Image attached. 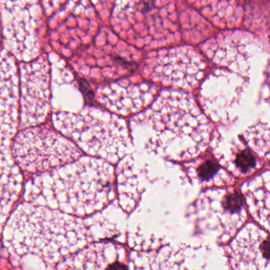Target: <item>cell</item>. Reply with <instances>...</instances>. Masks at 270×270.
Returning a JSON list of instances; mask_svg holds the SVG:
<instances>
[{
  "mask_svg": "<svg viewBox=\"0 0 270 270\" xmlns=\"http://www.w3.org/2000/svg\"><path fill=\"white\" fill-rule=\"evenodd\" d=\"M4 238L14 255H33L56 265L80 251L86 228L80 217L25 202L10 217Z\"/></svg>",
  "mask_w": 270,
  "mask_h": 270,
  "instance_id": "6da1fadb",
  "label": "cell"
},
{
  "mask_svg": "<svg viewBox=\"0 0 270 270\" xmlns=\"http://www.w3.org/2000/svg\"><path fill=\"white\" fill-rule=\"evenodd\" d=\"M108 178L101 162L80 156L60 168L34 174L29 183V202L83 217L105 198Z\"/></svg>",
  "mask_w": 270,
  "mask_h": 270,
  "instance_id": "7a4b0ae2",
  "label": "cell"
},
{
  "mask_svg": "<svg viewBox=\"0 0 270 270\" xmlns=\"http://www.w3.org/2000/svg\"><path fill=\"white\" fill-rule=\"evenodd\" d=\"M11 152L20 169L33 175L68 164L83 153L62 133L40 124L15 134Z\"/></svg>",
  "mask_w": 270,
  "mask_h": 270,
  "instance_id": "3957f363",
  "label": "cell"
},
{
  "mask_svg": "<svg viewBox=\"0 0 270 270\" xmlns=\"http://www.w3.org/2000/svg\"><path fill=\"white\" fill-rule=\"evenodd\" d=\"M52 123L57 131L87 154L103 156L114 149V124L93 113H58L53 114Z\"/></svg>",
  "mask_w": 270,
  "mask_h": 270,
  "instance_id": "277c9868",
  "label": "cell"
},
{
  "mask_svg": "<svg viewBox=\"0 0 270 270\" xmlns=\"http://www.w3.org/2000/svg\"><path fill=\"white\" fill-rule=\"evenodd\" d=\"M49 71L44 60L24 67L21 79V106L18 129L41 124L49 112Z\"/></svg>",
  "mask_w": 270,
  "mask_h": 270,
  "instance_id": "5b68a950",
  "label": "cell"
},
{
  "mask_svg": "<svg viewBox=\"0 0 270 270\" xmlns=\"http://www.w3.org/2000/svg\"><path fill=\"white\" fill-rule=\"evenodd\" d=\"M18 94L15 65L0 60V145H8L18 129Z\"/></svg>",
  "mask_w": 270,
  "mask_h": 270,
  "instance_id": "8992f818",
  "label": "cell"
},
{
  "mask_svg": "<svg viewBox=\"0 0 270 270\" xmlns=\"http://www.w3.org/2000/svg\"><path fill=\"white\" fill-rule=\"evenodd\" d=\"M20 169L8 146L0 145V195L13 202L22 190L23 178Z\"/></svg>",
  "mask_w": 270,
  "mask_h": 270,
  "instance_id": "52a82bcc",
  "label": "cell"
},
{
  "mask_svg": "<svg viewBox=\"0 0 270 270\" xmlns=\"http://www.w3.org/2000/svg\"><path fill=\"white\" fill-rule=\"evenodd\" d=\"M270 238L266 236V238L257 237L253 238H243L239 241V245H237L236 259L242 263L254 264L257 265L259 261L269 263L270 261Z\"/></svg>",
  "mask_w": 270,
  "mask_h": 270,
  "instance_id": "ba28073f",
  "label": "cell"
},
{
  "mask_svg": "<svg viewBox=\"0 0 270 270\" xmlns=\"http://www.w3.org/2000/svg\"><path fill=\"white\" fill-rule=\"evenodd\" d=\"M236 164L242 173H247L256 166V159L250 150H243L236 156Z\"/></svg>",
  "mask_w": 270,
  "mask_h": 270,
  "instance_id": "9c48e42d",
  "label": "cell"
},
{
  "mask_svg": "<svg viewBox=\"0 0 270 270\" xmlns=\"http://www.w3.org/2000/svg\"><path fill=\"white\" fill-rule=\"evenodd\" d=\"M222 204L226 211L231 213H236L239 212L241 208L244 204V199L241 194L235 192L233 194L226 196Z\"/></svg>",
  "mask_w": 270,
  "mask_h": 270,
  "instance_id": "30bf717a",
  "label": "cell"
},
{
  "mask_svg": "<svg viewBox=\"0 0 270 270\" xmlns=\"http://www.w3.org/2000/svg\"><path fill=\"white\" fill-rule=\"evenodd\" d=\"M219 169V166L213 161H208L203 163L197 169L198 175L202 180L208 181L213 177Z\"/></svg>",
  "mask_w": 270,
  "mask_h": 270,
  "instance_id": "8fae6325",
  "label": "cell"
},
{
  "mask_svg": "<svg viewBox=\"0 0 270 270\" xmlns=\"http://www.w3.org/2000/svg\"><path fill=\"white\" fill-rule=\"evenodd\" d=\"M13 202L0 195V235L2 233L5 223L7 222L9 212L11 211Z\"/></svg>",
  "mask_w": 270,
  "mask_h": 270,
  "instance_id": "7c38bea8",
  "label": "cell"
}]
</instances>
